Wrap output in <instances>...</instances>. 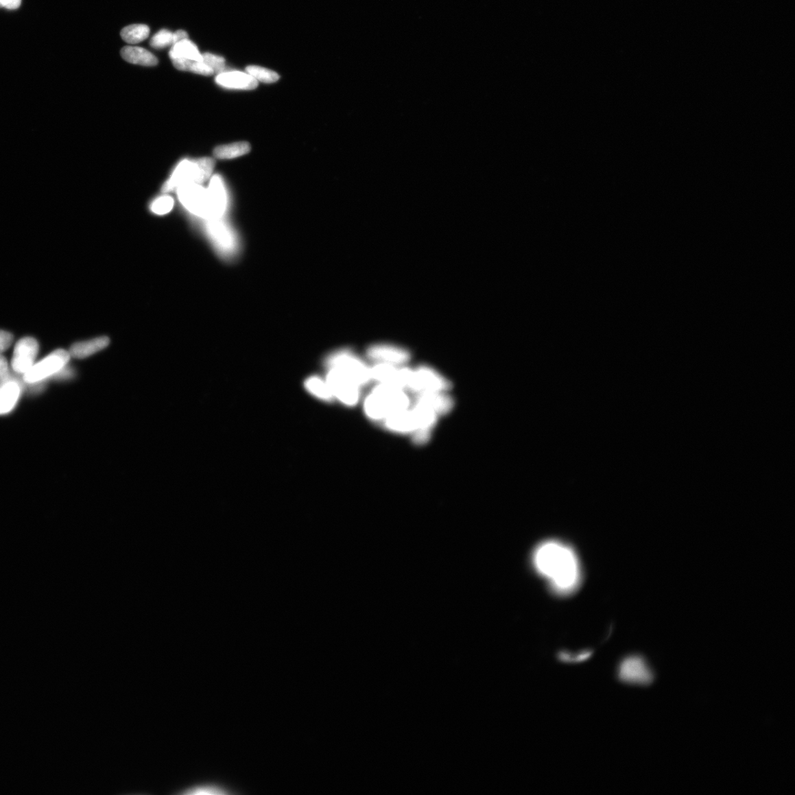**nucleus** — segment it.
I'll list each match as a JSON object with an SVG mask.
<instances>
[{
	"label": "nucleus",
	"mask_w": 795,
	"mask_h": 795,
	"mask_svg": "<svg viewBox=\"0 0 795 795\" xmlns=\"http://www.w3.org/2000/svg\"><path fill=\"white\" fill-rule=\"evenodd\" d=\"M416 395V403L429 407L438 416L449 414L454 407V401L445 392H421Z\"/></svg>",
	"instance_id": "obj_14"
},
{
	"label": "nucleus",
	"mask_w": 795,
	"mask_h": 795,
	"mask_svg": "<svg viewBox=\"0 0 795 795\" xmlns=\"http://www.w3.org/2000/svg\"><path fill=\"white\" fill-rule=\"evenodd\" d=\"M181 793L185 794H225V792L218 787L205 785V786H196L187 789Z\"/></svg>",
	"instance_id": "obj_30"
},
{
	"label": "nucleus",
	"mask_w": 795,
	"mask_h": 795,
	"mask_svg": "<svg viewBox=\"0 0 795 795\" xmlns=\"http://www.w3.org/2000/svg\"><path fill=\"white\" fill-rule=\"evenodd\" d=\"M109 344L110 340L108 337H99L73 344L70 348L69 353L71 357L84 359L105 349Z\"/></svg>",
	"instance_id": "obj_17"
},
{
	"label": "nucleus",
	"mask_w": 795,
	"mask_h": 795,
	"mask_svg": "<svg viewBox=\"0 0 795 795\" xmlns=\"http://www.w3.org/2000/svg\"><path fill=\"white\" fill-rule=\"evenodd\" d=\"M150 34V28L145 25H132L126 27L121 32V36L125 42L130 45L144 41Z\"/></svg>",
	"instance_id": "obj_24"
},
{
	"label": "nucleus",
	"mask_w": 795,
	"mask_h": 795,
	"mask_svg": "<svg viewBox=\"0 0 795 795\" xmlns=\"http://www.w3.org/2000/svg\"><path fill=\"white\" fill-rule=\"evenodd\" d=\"M215 166V161L209 157L200 158L193 161L184 160L177 166L172 176L164 184L162 192L163 193L174 192L179 187L185 184H203L213 174Z\"/></svg>",
	"instance_id": "obj_2"
},
{
	"label": "nucleus",
	"mask_w": 795,
	"mask_h": 795,
	"mask_svg": "<svg viewBox=\"0 0 795 795\" xmlns=\"http://www.w3.org/2000/svg\"><path fill=\"white\" fill-rule=\"evenodd\" d=\"M412 410L416 424V429L412 434L414 441L418 445L425 444L429 441L431 431L436 425L438 415L434 410L418 403H415Z\"/></svg>",
	"instance_id": "obj_10"
},
{
	"label": "nucleus",
	"mask_w": 795,
	"mask_h": 795,
	"mask_svg": "<svg viewBox=\"0 0 795 795\" xmlns=\"http://www.w3.org/2000/svg\"><path fill=\"white\" fill-rule=\"evenodd\" d=\"M420 392H446L451 388V382L427 366L416 369Z\"/></svg>",
	"instance_id": "obj_13"
},
{
	"label": "nucleus",
	"mask_w": 795,
	"mask_h": 795,
	"mask_svg": "<svg viewBox=\"0 0 795 795\" xmlns=\"http://www.w3.org/2000/svg\"><path fill=\"white\" fill-rule=\"evenodd\" d=\"M0 386V415L11 412L16 406L21 394V388L17 382L7 379Z\"/></svg>",
	"instance_id": "obj_19"
},
{
	"label": "nucleus",
	"mask_w": 795,
	"mask_h": 795,
	"mask_svg": "<svg viewBox=\"0 0 795 795\" xmlns=\"http://www.w3.org/2000/svg\"><path fill=\"white\" fill-rule=\"evenodd\" d=\"M174 67L180 71L192 72L202 75H211L215 73L204 62L200 60L176 58L172 60Z\"/></svg>",
	"instance_id": "obj_23"
},
{
	"label": "nucleus",
	"mask_w": 795,
	"mask_h": 795,
	"mask_svg": "<svg viewBox=\"0 0 795 795\" xmlns=\"http://www.w3.org/2000/svg\"><path fill=\"white\" fill-rule=\"evenodd\" d=\"M186 38H189L188 34L186 32H185V30H182V29L178 30V32L174 33V45L176 43L181 41V40H184Z\"/></svg>",
	"instance_id": "obj_34"
},
{
	"label": "nucleus",
	"mask_w": 795,
	"mask_h": 795,
	"mask_svg": "<svg viewBox=\"0 0 795 795\" xmlns=\"http://www.w3.org/2000/svg\"><path fill=\"white\" fill-rule=\"evenodd\" d=\"M174 206V200L169 196H163L157 198L151 205V211L158 215H164L169 213Z\"/></svg>",
	"instance_id": "obj_28"
},
{
	"label": "nucleus",
	"mask_w": 795,
	"mask_h": 795,
	"mask_svg": "<svg viewBox=\"0 0 795 795\" xmlns=\"http://www.w3.org/2000/svg\"><path fill=\"white\" fill-rule=\"evenodd\" d=\"M2 7H3L2 4H1V3H0V8H2Z\"/></svg>",
	"instance_id": "obj_35"
},
{
	"label": "nucleus",
	"mask_w": 795,
	"mask_h": 795,
	"mask_svg": "<svg viewBox=\"0 0 795 795\" xmlns=\"http://www.w3.org/2000/svg\"><path fill=\"white\" fill-rule=\"evenodd\" d=\"M14 336L9 332L0 330V355L12 346Z\"/></svg>",
	"instance_id": "obj_31"
},
{
	"label": "nucleus",
	"mask_w": 795,
	"mask_h": 795,
	"mask_svg": "<svg viewBox=\"0 0 795 795\" xmlns=\"http://www.w3.org/2000/svg\"><path fill=\"white\" fill-rule=\"evenodd\" d=\"M618 678L623 683L639 686H648L654 680L652 671L640 656L624 659L619 664Z\"/></svg>",
	"instance_id": "obj_7"
},
{
	"label": "nucleus",
	"mask_w": 795,
	"mask_h": 795,
	"mask_svg": "<svg viewBox=\"0 0 795 795\" xmlns=\"http://www.w3.org/2000/svg\"><path fill=\"white\" fill-rule=\"evenodd\" d=\"M250 149L248 143H236L217 147L214 150V156L219 159H233L248 154Z\"/></svg>",
	"instance_id": "obj_22"
},
{
	"label": "nucleus",
	"mask_w": 795,
	"mask_h": 795,
	"mask_svg": "<svg viewBox=\"0 0 795 795\" xmlns=\"http://www.w3.org/2000/svg\"><path fill=\"white\" fill-rule=\"evenodd\" d=\"M178 196L183 206L201 218L209 219L207 189L195 183L185 184L177 189Z\"/></svg>",
	"instance_id": "obj_8"
},
{
	"label": "nucleus",
	"mask_w": 795,
	"mask_h": 795,
	"mask_svg": "<svg viewBox=\"0 0 795 795\" xmlns=\"http://www.w3.org/2000/svg\"><path fill=\"white\" fill-rule=\"evenodd\" d=\"M121 56L128 63L154 67L158 64V58L146 49L139 47L126 46L121 50Z\"/></svg>",
	"instance_id": "obj_20"
},
{
	"label": "nucleus",
	"mask_w": 795,
	"mask_h": 795,
	"mask_svg": "<svg viewBox=\"0 0 795 795\" xmlns=\"http://www.w3.org/2000/svg\"><path fill=\"white\" fill-rule=\"evenodd\" d=\"M305 385L311 394L322 400L331 401L334 399L327 381L319 377H311L306 381Z\"/></svg>",
	"instance_id": "obj_25"
},
{
	"label": "nucleus",
	"mask_w": 795,
	"mask_h": 795,
	"mask_svg": "<svg viewBox=\"0 0 795 795\" xmlns=\"http://www.w3.org/2000/svg\"><path fill=\"white\" fill-rule=\"evenodd\" d=\"M169 57L171 60L180 58L203 62L202 54H200L197 46L189 38L181 40L174 45L170 49Z\"/></svg>",
	"instance_id": "obj_21"
},
{
	"label": "nucleus",
	"mask_w": 795,
	"mask_h": 795,
	"mask_svg": "<svg viewBox=\"0 0 795 795\" xmlns=\"http://www.w3.org/2000/svg\"><path fill=\"white\" fill-rule=\"evenodd\" d=\"M367 355L377 364H386L395 366L405 365L410 359L407 351L386 345L372 346L368 350Z\"/></svg>",
	"instance_id": "obj_12"
},
{
	"label": "nucleus",
	"mask_w": 795,
	"mask_h": 795,
	"mask_svg": "<svg viewBox=\"0 0 795 795\" xmlns=\"http://www.w3.org/2000/svg\"><path fill=\"white\" fill-rule=\"evenodd\" d=\"M207 193L209 206L208 220L222 219L227 208V197L223 180L219 176L211 178Z\"/></svg>",
	"instance_id": "obj_11"
},
{
	"label": "nucleus",
	"mask_w": 795,
	"mask_h": 795,
	"mask_svg": "<svg viewBox=\"0 0 795 795\" xmlns=\"http://www.w3.org/2000/svg\"><path fill=\"white\" fill-rule=\"evenodd\" d=\"M71 358L68 351L58 349L34 365L24 375V380L29 384H36L47 378L54 377L69 364Z\"/></svg>",
	"instance_id": "obj_3"
},
{
	"label": "nucleus",
	"mask_w": 795,
	"mask_h": 795,
	"mask_svg": "<svg viewBox=\"0 0 795 795\" xmlns=\"http://www.w3.org/2000/svg\"><path fill=\"white\" fill-rule=\"evenodd\" d=\"M248 74L254 78L257 82H261L265 84L275 83L278 80L279 75L273 71L266 68L249 66L246 68Z\"/></svg>",
	"instance_id": "obj_26"
},
{
	"label": "nucleus",
	"mask_w": 795,
	"mask_h": 795,
	"mask_svg": "<svg viewBox=\"0 0 795 795\" xmlns=\"http://www.w3.org/2000/svg\"><path fill=\"white\" fill-rule=\"evenodd\" d=\"M216 82L226 88L241 90H252L258 86V82L254 78L239 72L220 73L216 78Z\"/></svg>",
	"instance_id": "obj_16"
},
{
	"label": "nucleus",
	"mask_w": 795,
	"mask_h": 795,
	"mask_svg": "<svg viewBox=\"0 0 795 795\" xmlns=\"http://www.w3.org/2000/svg\"><path fill=\"white\" fill-rule=\"evenodd\" d=\"M150 45L156 49H163L174 45V33L163 29L150 39Z\"/></svg>",
	"instance_id": "obj_27"
},
{
	"label": "nucleus",
	"mask_w": 795,
	"mask_h": 795,
	"mask_svg": "<svg viewBox=\"0 0 795 795\" xmlns=\"http://www.w3.org/2000/svg\"><path fill=\"white\" fill-rule=\"evenodd\" d=\"M202 56L203 62L213 69L214 73H217L218 75L224 73V58L209 53L202 54Z\"/></svg>",
	"instance_id": "obj_29"
},
{
	"label": "nucleus",
	"mask_w": 795,
	"mask_h": 795,
	"mask_svg": "<svg viewBox=\"0 0 795 795\" xmlns=\"http://www.w3.org/2000/svg\"><path fill=\"white\" fill-rule=\"evenodd\" d=\"M385 427L397 434H414L416 429V420L412 410L394 412L384 420Z\"/></svg>",
	"instance_id": "obj_15"
},
{
	"label": "nucleus",
	"mask_w": 795,
	"mask_h": 795,
	"mask_svg": "<svg viewBox=\"0 0 795 795\" xmlns=\"http://www.w3.org/2000/svg\"><path fill=\"white\" fill-rule=\"evenodd\" d=\"M206 230L219 252L224 257H235L239 250V239L235 230L221 219L208 220Z\"/></svg>",
	"instance_id": "obj_5"
},
{
	"label": "nucleus",
	"mask_w": 795,
	"mask_h": 795,
	"mask_svg": "<svg viewBox=\"0 0 795 795\" xmlns=\"http://www.w3.org/2000/svg\"><path fill=\"white\" fill-rule=\"evenodd\" d=\"M9 377L10 373L7 360L0 355V381H5Z\"/></svg>",
	"instance_id": "obj_32"
},
{
	"label": "nucleus",
	"mask_w": 795,
	"mask_h": 795,
	"mask_svg": "<svg viewBox=\"0 0 795 795\" xmlns=\"http://www.w3.org/2000/svg\"><path fill=\"white\" fill-rule=\"evenodd\" d=\"M38 352L37 341L32 337H24L16 344L12 366L16 373L25 375L35 364Z\"/></svg>",
	"instance_id": "obj_9"
},
{
	"label": "nucleus",
	"mask_w": 795,
	"mask_h": 795,
	"mask_svg": "<svg viewBox=\"0 0 795 795\" xmlns=\"http://www.w3.org/2000/svg\"><path fill=\"white\" fill-rule=\"evenodd\" d=\"M399 369L400 368L398 366L390 364H377L375 366L370 368L371 381H375L378 384L390 385L402 388Z\"/></svg>",
	"instance_id": "obj_18"
},
{
	"label": "nucleus",
	"mask_w": 795,
	"mask_h": 795,
	"mask_svg": "<svg viewBox=\"0 0 795 795\" xmlns=\"http://www.w3.org/2000/svg\"><path fill=\"white\" fill-rule=\"evenodd\" d=\"M0 3L8 9H16L21 4V0H0Z\"/></svg>",
	"instance_id": "obj_33"
},
{
	"label": "nucleus",
	"mask_w": 795,
	"mask_h": 795,
	"mask_svg": "<svg viewBox=\"0 0 795 795\" xmlns=\"http://www.w3.org/2000/svg\"><path fill=\"white\" fill-rule=\"evenodd\" d=\"M328 366L340 369L353 379L359 386H364L371 381L370 368L364 361L348 351L338 352L329 357Z\"/></svg>",
	"instance_id": "obj_4"
},
{
	"label": "nucleus",
	"mask_w": 795,
	"mask_h": 795,
	"mask_svg": "<svg viewBox=\"0 0 795 795\" xmlns=\"http://www.w3.org/2000/svg\"><path fill=\"white\" fill-rule=\"evenodd\" d=\"M327 382L334 398L348 406H355L359 399V386L338 368L329 367Z\"/></svg>",
	"instance_id": "obj_6"
},
{
	"label": "nucleus",
	"mask_w": 795,
	"mask_h": 795,
	"mask_svg": "<svg viewBox=\"0 0 795 795\" xmlns=\"http://www.w3.org/2000/svg\"><path fill=\"white\" fill-rule=\"evenodd\" d=\"M533 565L553 590L566 595L580 583L581 570L575 551L565 543L548 541L541 543L532 557Z\"/></svg>",
	"instance_id": "obj_1"
}]
</instances>
